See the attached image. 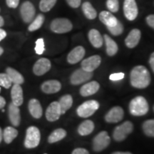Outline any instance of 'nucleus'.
I'll return each mask as SVG.
<instances>
[{"label":"nucleus","mask_w":154,"mask_h":154,"mask_svg":"<svg viewBox=\"0 0 154 154\" xmlns=\"http://www.w3.org/2000/svg\"><path fill=\"white\" fill-rule=\"evenodd\" d=\"M44 154H47V153H44Z\"/></svg>","instance_id":"obj_53"},{"label":"nucleus","mask_w":154,"mask_h":154,"mask_svg":"<svg viewBox=\"0 0 154 154\" xmlns=\"http://www.w3.org/2000/svg\"><path fill=\"white\" fill-rule=\"evenodd\" d=\"M66 136V131L63 128H57L51 132L48 138V142L49 143H54L62 140Z\"/></svg>","instance_id":"obj_29"},{"label":"nucleus","mask_w":154,"mask_h":154,"mask_svg":"<svg viewBox=\"0 0 154 154\" xmlns=\"http://www.w3.org/2000/svg\"><path fill=\"white\" fill-rule=\"evenodd\" d=\"M0 11H1V9H0Z\"/></svg>","instance_id":"obj_51"},{"label":"nucleus","mask_w":154,"mask_h":154,"mask_svg":"<svg viewBox=\"0 0 154 154\" xmlns=\"http://www.w3.org/2000/svg\"><path fill=\"white\" fill-rule=\"evenodd\" d=\"M5 25V20H4V18L2 16H0V28L2 27V26Z\"/></svg>","instance_id":"obj_46"},{"label":"nucleus","mask_w":154,"mask_h":154,"mask_svg":"<svg viewBox=\"0 0 154 154\" xmlns=\"http://www.w3.org/2000/svg\"><path fill=\"white\" fill-rule=\"evenodd\" d=\"M0 91H1V88H0Z\"/></svg>","instance_id":"obj_52"},{"label":"nucleus","mask_w":154,"mask_h":154,"mask_svg":"<svg viewBox=\"0 0 154 154\" xmlns=\"http://www.w3.org/2000/svg\"><path fill=\"white\" fill-rule=\"evenodd\" d=\"M93 76V72H89L84 69H79L73 72L70 77V82L73 85H79L89 81Z\"/></svg>","instance_id":"obj_8"},{"label":"nucleus","mask_w":154,"mask_h":154,"mask_svg":"<svg viewBox=\"0 0 154 154\" xmlns=\"http://www.w3.org/2000/svg\"><path fill=\"white\" fill-rule=\"evenodd\" d=\"M72 23L66 18L54 19L50 24V29L53 32L57 34H64L72 31Z\"/></svg>","instance_id":"obj_5"},{"label":"nucleus","mask_w":154,"mask_h":154,"mask_svg":"<svg viewBox=\"0 0 154 154\" xmlns=\"http://www.w3.org/2000/svg\"><path fill=\"white\" fill-rule=\"evenodd\" d=\"M82 10L84 15L88 19H94L97 17V12L92 5L88 2H86L82 5Z\"/></svg>","instance_id":"obj_30"},{"label":"nucleus","mask_w":154,"mask_h":154,"mask_svg":"<svg viewBox=\"0 0 154 154\" xmlns=\"http://www.w3.org/2000/svg\"><path fill=\"white\" fill-rule=\"evenodd\" d=\"M7 7L11 9H16L19 6V0H6Z\"/></svg>","instance_id":"obj_39"},{"label":"nucleus","mask_w":154,"mask_h":154,"mask_svg":"<svg viewBox=\"0 0 154 154\" xmlns=\"http://www.w3.org/2000/svg\"><path fill=\"white\" fill-rule=\"evenodd\" d=\"M61 111L58 101H54L49 104L46 111V118L50 122L57 121L60 118Z\"/></svg>","instance_id":"obj_12"},{"label":"nucleus","mask_w":154,"mask_h":154,"mask_svg":"<svg viewBox=\"0 0 154 154\" xmlns=\"http://www.w3.org/2000/svg\"><path fill=\"white\" fill-rule=\"evenodd\" d=\"M125 74L122 72L119 73H115V74H112L109 76V79L113 82H116V81H119L123 79L124 78Z\"/></svg>","instance_id":"obj_38"},{"label":"nucleus","mask_w":154,"mask_h":154,"mask_svg":"<svg viewBox=\"0 0 154 154\" xmlns=\"http://www.w3.org/2000/svg\"><path fill=\"white\" fill-rule=\"evenodd\" d=\"M11 103L17 106H20L24 101L22 88L19 84H13L11 90Z\"/></svg>","instance_id":"obj_16"},{"label":"nucleus","mask_w":154,"mask_h":154,"mask_svg":"<svg viewBox=\"0 0 154 154\" xmlns=\"http://www.w3.org/2000/svg\"><path fill=\"white\" fill-rule=\"evenodd\" d=\"M106 7L111 12H117L119 9V0H107Z\"/></svg>","instance_id":"obj_37"},{"label":"nucleus","mask_w":154,"mask_h":154,"mask_svg":"<svg viewBox=\"0 0 154 154\" xmlns=\"http://www.w3.org/2000/svg\"><path fill=\"white\" fill-rule=\"evenodd\" d=\"M44 19H45V17H44L43 14H38L37 16L32 20V22H31L30 25L28 27V30L29 31V32H34V31L38 30V29L41 28L42 25H43Z\"/></svg>","instance_id":"obj_31"},{"label":"nucleus","mask_w":154,"mask_h":154,"mask_svg":"<svg viewBox=\"0 0 154 154\" xmlns=\"http://www.w3.org/2000/svg\"><path fill=\"white\" fill-rule=\"evenodd\" d=\"M60 106L61 114H64L72 106L73 104V99L72 96L69 94H66V95L63 96L58 101Z\"/></svg>","instance_id":"obj_28"},{"label":"nucleus","mask_w":154,"mask_h":154,"mask_svg":"<svg viewBox=\"0 0 154 154\" xmlns=\"http://www.w3.org/2000/svg\"><path fill=\"white\" fill-rule=\"evenodd\" d=\"M140 36H141V33L139 29H132L125 40V44H126V47L130 49L136 47L139 43Z\"/></svg>","instance_id":"obj_19"},{"label":"nucleus","mask_w":154,"mask_h":154,"mask_svg":"<svg viewBox=\"0 0 154 154\" xmlns=\"http://www.w3.org/2000/svg\"><path fill=\"white\" fill-rule=\"evenodd\" d=\"M3 140L6 143H11L18 135V131L14 127L7 126L3 131Z\"/></svg>","instance_id":"obj_27"},{"label":"nucleus","mask_w":154,"mask_h":154,"mask_svg":"<svg viewBox=\"0 0 154 154\" xmlns=\"http://www.w3.org/2000/svg\"><path fill=\"white\" fill-rule=\"evenodd\" d=\"M12 85V82L6 73L0 74V86L5 88H9Z\"/></svg>","instance_id":"obj_34"},{"label":"nucleus","mask_w":154,"mask_h":154,"mask_svg":"<svg viewBox=\"0 0 154 154\" xmlns=\"http://www.w3.org/2000/svg\"><path fill=\"white\" fill-rule=\"evenodd\" d=\"M149 110V103L143 96H137L134 98L129 103L130 113L135 116H141L146 115Z\"/></svg>","instance_id":"obj_2"},{"label":"nucleus","mask_w":154,"mask_h":154,"mask_svg":"<svg viewBox=\"0 0 154 154\" xmlns=\"http://www.w3.org/2000/svg\"><path fill=\"white\" fill-rule=\"evenodd\" d=\"M82 0H66V2L72 8H78L81 5Z\"/></svg>","instance_id":"obj_40"},{"label":"nucleus","mask_w":154,"mask_h":154,"mask_svg":"<svg viewBox=\"0 0 154 154\" xmlns=\"http://www.w3.org/2000/svg\"><path fill=\"white\" fill-rule=\"evenodd\" d=\"M8 115L11 124L14 126H19L21 122V114L19 106L11 103L8 107Z\"/></svg>","instance_id":"obj_18"},{"label":"nucleus","mask_w":154,"mask_h":154,"mask_svg":"<svg viewBox=\"0 0 154 154\" xmlns=\"http://www.w3.org/2000/svg\"><path fill=\"white\" fill-rule=\"evenodd\" d=\"M72 154H89V153H88V151L85 149L78 148V149H74Z\"/></svg>","instance_id":"obj_42"},{"label":"nucleus","mask_w":154,"mask_h":154,"mask_svg":"<svg viewBox=\"0 0 154 154\" xmlns=\"http://www.w3.org/2000/svg\"><path fill=\"white\" fill-rule=\"evenodd\" d=\"M143 131L147 136L154 137V119L147 120L143 123Z\"/></svg>","instance_id":"obj_32"},{"label":"nucleus","mask_w":154,"mask_h":154,"mask_svg":"<svg viewBox=\"0 0 154 154\" xmlns=\"http://www.w3.org/2000/svg\"><path fill=\"white\" fill-rule=\"evenodd\" d=\"M112 154H132L130 152H121V151H116L113 153Z\"/></svg>","instance_id":"obj_47"},{"label":"nucleus","mask_w":154,"mask_h":154,"mask_svg":"<svg viewBox=\"0 0 154 154\" xmlns=\"http://www.w3.org/2000/svg\"><path fill=\"white\" fill-rule=\"evenodd\" d=\"M88 39H89L91 44L93 45V47L95 48H101L103 46V38L98 30L92 29L88 32Z\"/></svg>","instance_id":"obj_22"},{"label":"nucleus","mask_w":154,"mask_h":154,"mask_svg":"<svg viewBox=\"0 0 154 154\" xmlns=\"http://www.w3.org/2000/svg\"><path fill=\"white\" fill-rule=\"evenodd\" d=\"M111 139L106 131H101L93 140V149L96 152L103 151L110 144Z\"/></svg>","instance_id":"obj_7"},{"label":"nucleus","mask_w":154,"mask_h":154,"mask_svg":"<svg viewBox=\"0 0 154 154\" xmlns=\"http://www.w3.org/2000/svg\"><path fill=\"white\" fill-rule=\"evenodd\" d=\"M149 64H150V66H151V69L153 70V72L154 73V52L152 53L151 57H150Z\"/></svg>","instance_id":"obj_43"},{"label":"nucleus","mask_w":154,"mask_h":154,"mask_svg":"<svg viewBox=\"0 0 154 154\" xmlns=\"http://www.w3.org/2000/svg\"><path fill=\"white\" fill-rule=\"evenodd\" d=\"M153 111H154V106H153Z\"/></svg>","instance_id":"obj_50"},{"label":"nucleus","mask_w":154,"mask_h":154,"mask_svg":"<svg viewBox=\"0 0 154 154\" xmlns=\"http://www.w3.org/2000/svg\"><path fill=\"white\" fill-rule=\"evenodd\" d=\"M61 88V83L57 80H49L44 82L41 86V89L44 93L51 94L57 93Z\"/></svg>","instance_id":"obj_17"},{"label":"nucleus","mask_w":154,"mask_h":154,"mask_svg":"<svg viewBox=\"0 0 154 154\" xmlns=\"http://www.w3.org/2000/svg\"><path fill=\"white\" fill-rule=\"evenodd\" d=\"M85 53V49L82 46H78L70 51L67 57V61L71 64H74V63L79 62L84 58Z\"/></svg>","instance_id":"obj_15"},{"label":"nucleus","mask_w":154,"mask_h":154,"mask_svg":"<svg viewBox=\"0 0 154 154\" xmlns=\"http://www.w3.org/2000/svg\"><path fill=\"white\" fill-rule=\"evenodd\" d=\"M133 129L134 125L132 123L129 121H125L121 125L116 127L113 133V137L116 141H123L133 131Z\"/></svg>","instance_id":"obj_6"},{"label":"nucleus","mask_w":154,"mask_h":154,"mask_svg":"<svg viewBox=\"0 0 154 154\" xmlns=\"http://www.w3.org/2000/svg\"><path fill=\"white\" fill-rule=\"evenodd\" d=\"M107 29L110 32V33L114 36L120 35L124 32V26L120 21H118V23L116 26H113V27H107Z\"/></svg>","instance_id":"obj_35"},{"label":"nucleus","mask_w":154,"mask_h":154,"mask_svg":"<svg viewBox=\"0 0 154 154\" xmlns=\"http://www.w3.org/2000/svg\"><path fill=\"white\" fill-rule=\"evenodd\" d=\"M130 81L133 87L145 88L151 83V75L145 66L139 65L135 66L131 72Z\"/></svg>","instance_id":"obj_1"},{"label":"nucleus","mask_w":154,"mask_h":154,"mask_svg":"<svg viewBox=\"0 0 154 154\" xmlns=\"http://www.w3.org/2000/svg\"><path fill=\"white\" fill-rule=\"evenodd\" d=\"M57 0H41L39 2V9L43 12H48L54 7Z\"/></svg>","instance_id":"obj_33"},{"label":"nucleus","mask_w":154,"mask_h":154,"mask_svg":"<svg viewBox=\"0 0 154 154\" xmlns=\"http://www.w3.org/2000/svg\"><path fill=\"white\" fill-rule=\"evenodd\" d=\"M99 19L101 22L107 27H113L116 26L119 21L111 13L106 11H103L100 13Z\"/></svg>","instance_id":"obj_23"},{"label":"nucleus","mask_w":154,"mask_h":154,"mask_svg":"<svg viewBox=\"0 0 154 154\" xmlns=\"http://www.w3.org/2000/svg\"><path fill=\"white\" fill-rule=\"evenodd\" d=\"M103 38H104L106 46L107 54L110 57H113L118 51V45L116 43V42H114V40H113L110 36L106 35V34H105Z\"/></svg>","instance_id":"obj_26"},{"label":"nucleus","mask_w":154,"mask_h":154,"mask_svg":"<svg viewBox=\"0 0 154 154\" xmlns=\"http://www.w3.org/2000/svg\"><path fill=\"white\" fill-rule=\"evenodd\" d=\"M51 63L47 58H41L36 61L33 66V72L36 76H42L50 70Z\"/></svg>","instance_id":"obj_11"},{"label":"nucleus","mask_w":154,"mask_h":154,"mask_svg":"<svg viewBox=\"0 0 154 154\" xmlns=\"http://www.w3.org/2000/svg\"><path fill=\"white\" fill-rule=\"evenodd\" d=\"M3 131L2 130V128H0V143L2 142V140L3 139Z\"/></svg>","instance_id":"obj_48"},{"label":"nucleus","mask_w":154,"mask_h":154,"mask_svg":"<svg viewBox=\"0 0 154 154\" xmlns=\"http://www.w3.org/2000/svg\"><path fill=\"white\" fill-rule=\"evenodd\" d=\"M45 51V46H44V38H39L36 40L35 46V51L36 54L42 55Z\"/></svg>","instance_id":"obj_36"},{"label":"nucleus","mask_w":154,"mask_h":154,"mask_svg":"<svg viewBox=\"0 0 154 154\" xmlns=\"http://www.w3.org/2000/svg\"><path fill=\"white\" fill-rule=\"evenodd\" d=\"M6 74L8 75L13 84H22L24 82V79L22 74L16 69L7 67L6 69Z\"/></svg>","instance_id":"obj_24"},{"label":"nucleus","mask_w":154,"mask_h":154,"mask_svg":"<svg viewBox=\"0 0 154 154\" xmlns=\"http://www.w3.org/2000/svg\"><path fill=\"white\" fill-rule=\"evenodd\" d=\"M36 10L33 4L29 1L24 2L20 7V14L25 23H31L35 18Z\"/></svg>","instance_id":"obj_9"},{"label":"nucleus","mask_w":154,"mask_h":154,"mask_svg":"<svg viewBox=\"0 0 154 154\" xmlns=\"http://www.w3.org/2000/svg\"><path fill=\"white\" fill-rule=\"evenodd\" d=\"M94 130V124L91 120H86L82 122L78 128V133L81 136H87L91 134Z\"/></svg>","instance_id":"obj_25"},{"label":"nucleus","mask_w":154,"mask_h":154,"mask_svg":"<svg viewBox=\"0 0 154 154\" xmlns=\"http://www.w3.org/2000/svg\"><path fill=\"white\" fill-rule=\"evenodd\" d=\"M99 103L96 100L85 101L77 108L76 113L79 117L88 118L94 114L99 109Z\"/></svg>","instance_id":"obj_4"},{"label":"nucleus","mask_w":154,"mask_h":154,"mask_svg":"<svg viewBox=\"0 0 154 154\" xmlns=\"http://www.w3.org/2000/svg\"><path fill=\"white\" fill-rule=\"evenodd\" d=\"M6 105V101L2 96H0V109H2Z\"/></svg>","instance_id":"obj_45"},{"label":"nucleus","mask_w":154,"mask_h":154,"mask_svg":"<svg viewBox=\"0 0 154 154\" xmlns=\"http://www.w3.org/2000/svg\"><path fill=\"white\" fill-rule=\"evenodd\" d=\"M101 58L99 55H94L82 61V68L85 71L93 72L100 66Z\"/></svg>","instance_id":"obj_13"},{"label":"nucleus","mask_w":154,"mask_h":154,"mask_svg":"<svg viewBox=\"0 0 154 154\" xmlns=\"http://www.w3.org/2000/svg\"><path fill=\"white\" fill-rule=\"evenodd\" d=\"M124 109L120 106L113 107L105 116V120L108 123H118L124 118Z\"/></svg>","instance_id":"obj_14"},{"label":"nucleus","mask_w":154,"mask_h":154,"mask_svg":"<svg viewBox=\"0 0 154 154\" xmlns=\"http://www.w3.org/2000/svg\"><path fill=\"white\" fill-rule=\"evenodd\" d=\"M7 36V32L2 29L0 28V42H2Z\"/></svg>","instance_id":"obj_44"},{"label":"nucleus","mask_w":154,"mask_h":154,"mask_svg":"<svg viewBox=\"0 0 154 154\" xmlns=\"http://www.w3.org/2000/svg\"><path fill=\"white\" fill-rule=\"evenodd\" d=\"M146 22L149 24V26L154 29V14L149 15L146 17Z\"/></svg>","instance_id":"obj_41"},{"label":"nucleus","mask_w":154,"mask_h":154,"mask_svg":"<svg viewBox=\"0 0 154 154\" xmlns=\"http://www.w3.org/2000/svg\"><path fill=\"white\" fill-rule=\"evenodd\" d=\"M100 88L99 84L96 81L86 83L80 88V94L82 96H89L96 94Z\"/></svg>","instance_id":"obj_20"},{"label":"nucleus","mask_w":154,"mask_h":154,"mask_svg":"<svg viewBox=\"0 0 154 154\" xmlns=\"http://www.w3.org/2000/svg\"><path fill=\"white\" fill-rule=\"evenodd\" d=\"M28 109L30 114L34 119H40L42 116L43 110L40 102L36 99H31L28 104Z\"/></svg>","instance_id":"obj_21"},{"label":"nucleus","mask_w":154,"mask_h":154,"mask_svg":"<svg viewBox=\"0 0 154 154\" xmlns=\"http://www.w3.org/2000/svg\"><path fill=\"white\" fill-rule=\"evenodd\" d=\"M41 140V134L37 127L30 126L26 129L24 146L26 149H34L37 147Z\"/></svg>","instance_id":"obj_3"},{"label":"nucleus","mask_w":154,"mask_h":154,"mask_svg":"<svg viewBox=\"0 0 154 154\" xmlns=\"http://www.w3.org/2000/svg\"><path fill=\"white\" fill-rule=\"evenodd\" d=\"M124 12L126 18L129 21H134L138 16V7L135 0H125Z\"/></svg>","instance_id":"obj_10"},{"label":"nucleus","mask_w":154,"mask_h":154,"mask_svg":"<svg viewBox=\"0 0 154 154\" xmlns=\"http://www.w3.org/2000/svg\"><path fill=\"white\" fill-rule=\"evenodd\" d=\"M4 53V49L2 47H0V56L2 55V54Z\"/></svg>","instance_id":"obj_49"}]
</instances>
